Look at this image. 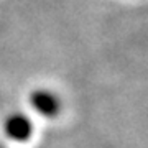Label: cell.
<instances>
[{
    "instance_id": "6da1fadb",
    "label": "cell",
    "mask_w": 148,
    "mask_h": 148,
    "mask_svg": "<svg viewBox=\"0 0 148 148\" xmlns=\"http://www.w3.org/2000/svg\"><path fill=\"white\" fill-rule=\"evenodd\" d=\"M30 106L45 117H49L53 119L56 117L61 112V101H59L58 95H54L51 90H46V89H36L33 90L30 97Z\"/></svg>"
},
{
    "instance_id": "7a4b0ae2",
    "label": "cell",
    "mask_w": 148,
    "mask_h": 148,
    "mask_svg": "<svg viewBox=\"0 0 148 148\" xmlns=\"http://www.w3.org/2000/svg\"><path fill=\"white\" fill-rule=\"evenodd\" d=\"M3 132L10 140L15 142H27L33 133V123L25 114L15 112L5 119L3 122Z\"/></svg>"
},
{
    "instance_id": "3957f363",
    "label": "cell",
    "mask_w": 148,
    "mask_h": 148,
    "mask_svg": "<svg viewBox=\"0 0 148 148\" xmlns=\"http://www.w3.org/2000/svg\"><path fill=\"white\" fill-rule=\"evenodd\" d=\"M0 148H5V147H3V145H2V143H0Z\"/></svg>"
}]
</instances>
